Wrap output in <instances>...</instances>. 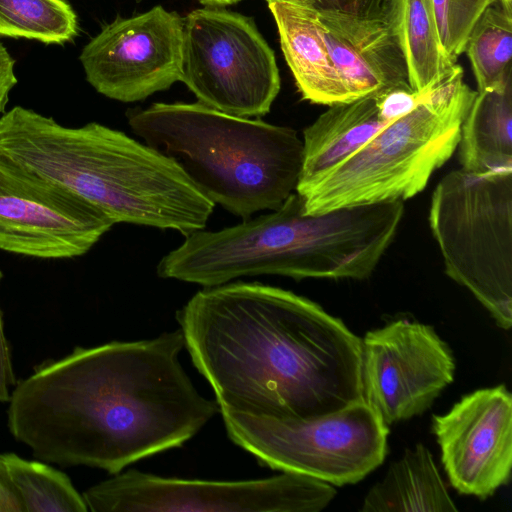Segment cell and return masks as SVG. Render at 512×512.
Masks as SVG:
<instances>
[{
  "mask_svg": "<svg viewBox=\"0 0 512 512\" xmlns=\"http://www.w3.org/2000/svg\"><path fill=\"white\" fill-rule=\"evenodd\" d=\"M336 493L329 483L291 472L256 480L213 481L131 469L88 488L82 496L92 512H319Z\"/></svg>",
  "mask_w": 512,
  "mask_h": 512,
  "instance_id": "cell-9",
  "label": "cell"
},
{
  "mask_svg": "<svg viewBox=\"0 0 512 512\" xmlns=\"http://www.w3.org/2000/svg\"><path fill=\"white\" fill-rule=\"evenodd\" d=\"M463 76L457 64L413 110L319 178L297 187L305 212L404 201L420 193L457 148L461 124L477 93Z\"/></svg>",
  "mask_w": 512,
  "mask_h": 512,
  "instance_id": "cell-5",
  "label": "cell"
},
{
  "mask_svg": "<svg viewBox=\"0 0 512 512\" xmlns=\"http://www.w3.org/2000/svg\"><path fill=\"white\" fill-rule=\"evenodd\" d=\"M78 32L77 14L66 0H0V36L62 45Z\"/></svg>",
  "mask_w": 512,
  "mask_h": 512,
  "instance_id": "cell-22",
  "label": "cell"
},
{
  "mask_svg": "<svg viewBox=\"0 0 512 512\" xmlns=\"http://www.w3.org/2000/svg\"><path fill=\"white\" fill-rule=\"evenodd\" d=\"M3 273L0 269V282ZM16 384L15 374L11 361L8 341L4 333L2 312L0 309V403L8 402L11 395V387Z\"/></svg>",
  "mask_w": 512,
  "mask_h": 512,
  "instance_id": "cell-25",
  "label": "cell"
},
{
  "mask_svg": "<svg viewBox=\"0 0 512 512\" xmlns=\"http://www.w3.org/2000/svg\"><path fill=\"white\" fill-rule=\"evenodd\" d=\"M183 17L160 5L117 17L82 49L86 80L120 102L142 101L181 79Z\"/></svg>",
  "mask_w": 512,
  "mask_h": 512,
  "instance_id": "cell-12",
  "label": "cell"
},
{
  "mask_svg": "<svg viewBox=\"0 0 512 512\" xmlns=\"http://www.w3.org/2000/svg\"><path fill=\"white\" fill-rule=\"evenodd\" d=\"M266 1L302 98L328 106L351 101L324 41L318 10L305 0Z\"/></svg>",
  "mask_w": 512,
  "mask_h": 512,
  "instance_id": "cell-15",
  "label": "cell"
},
{
  "mask_svg": "<svg viewBox=\"0 0 512 512\" xmlns=\"http://www.w3.org/2000/svg\"><path fill=\"white\" fill-rule=\"evenodd\" d=\"M318 11H337L361 17L387 16L389 0H305Z\"/></svg>",
  "mask_w": 512,
  "mask_h": 512,
  "instance_id": "cell-24",
  "label": "cell"
},
{
  "mask_svg": "<svg viewBox=\"0 0 512 512\" xmlns=\"http://www.w3.org/2000/svg\"><path fill=\"white\" fill-rule=\"evenodd\" d=\"M242 0H198L199 3L208 7H225L227 5H232Z\"/></svg>",
  "mask_w": 512,
  "mask_h": 512,
  "instance_id": "cell-28",
  "label": "cell"
},
{
  "mask_svg": "<svg viewBox=\"0 0 512 512\" xmlns=\"http://www.w3.org/2000/svg\"><path fill=\"white\" fill-rule=\"evenodd\" d=\"M389 123L381 115L377 95L329 106L304 129L303 164L297 187L314 181L348 158Z\"/></svg>",
  "mask_w": 512,
  "mask_h": 512,
  "instance_id": "cell-16",
  "label": "cell"
},
{
  "mask_svg": "<svg viewBox=\"0 0 512 512\" xmlns=\"http://www.w3.org/2000/svg\"><path fill=\"white\" fill-rule=\"evenodd\" d=\"M220 413L231 441L262 465L331 485L361 481L387 454L388 425L364 400L307 420Z\"/></svg>",
  "mask_w": 512,
  "mask_h": 512,
  "instance_id": "cell-7",
  "label": "cell"
},
{
  "mask_svg": "<svg viewBox=\"0 0 512 512\" xmlns=\"http://www.w3.org/2000/svg\"><path fill=\"white\" fill-rule=\"evenodd\" d=\"M0 512H23L16 493L0 467Z\"/></svg>",
  "mask_w": 512,
  "mask_h": 512,
  "instance_id": "cell-27",
  "label": "cell"
},
{
  "mask_svg": "<svg viewBox=\"0 0 512 512\" xmlns=\"http://www.w3.org/2000/svg\"><path fill=\"white\" fill-rule=\"evenodd\" d=\"M0 467L21 502L23 512H87L69 477L40 461L0 454Z\"/></svg>",
  "mask_w": 512,
  "mask_h": 512,
  "instance_id": "cell-21",
  "label": "cell"
},
{
  "mask_svg": "<svg viewBox=\"0 0 512 512\" xmlns=\"http://www.w3.org/2000/svg\"><path fill=\"white\" fill-rule=\"evenodd\" d=\"M180 81L199 103L243 118L269 113L281 86L274 51L254 19L208 6L183 17Z\"/></svg>",
  "mask_w": 512,
  "mask_h": 512,
  "instance_id": "cell-8",
  "label": "cell"
},
{
  "mask_svg": "<svg viewBox=\"0 0 512 512\" xmlns=\"http://www.w3.org/2000/svg\"><path fill=\"white\" fill-rule=\"evenodd\" d=\"M428 220L448 277L510 329L512 169L449 172L433 191Z\"/></svg>",
  "mask_w": 512,
  "mask_h": 512,
  "instance_id": "cell-6",
  "label": "cell"
},
{
  "mask_svg": "<svg viewBox=\"0 0 512 512\" xmlns=\"http://www.w3.org/2000/svg\"><path fill=\"white\" fill-rule=\"evenodd\" d=\"M17 81L15 59L0 41V114L5 112L9 94Z\"/></svg>",
  "mask_w": 512,
  "mask_h": 512,
  "instance_id": "cell-26",
  "label": "cell"
},
{
  "mask_svg": "<svg viewBox=\"0 0 512 512\" xmlns=\"http://www.w3.org/2000/svg\"><path fill=\"white\" fill-rule=\"evenodd\" d=\"M184 347L180 328L76 347L15 384L8 428L39 460L113 475L181 447L220 411L183 369Z\"/></svg>",
  "mask_w": 512,
  "mask_h": 512,
  "instance_id": "cell-1",
  "label": "cell"
},
{
  "mask_svg": "<svg viewBox=\"0 0 512 512\" xmlns=\"http://www.w3.org/2000/svg\"><path fill=\"white\" fill-rule=\"evenodd\" d=\"M114 221L63 186L0 155V250L41 259L87 253Z\"/></svg>",
  "mask_w": 512,
  "mask_h": 512,
  "instance_id": "cell-10",
  "label": "cell"
},
{
  "mask_svg": "<svg viewBox=\"0 0 512 512\" xmlns=\"http://www.w3.org/2000/svg\"><path fill=\"white\" fill-rule=\"evenodd\" d=\"M176 318L220 411L307 420L364 400L362 339L308 298L225 283L199 290Z\"/></svg>",
  "mask_w": 512,
  "mask_h": 512,
  "instance_id": "cell-2",
  "label": "cell"
},
{
  "mask_svg": "<svg viewBox=\"0 0 512 512\" xmlns=\"http://www.w3.org/2000/svg\"><path fill=\"white\" fill-rule=\"evenodd\" d=\"M134 134L174 159L214 204L248 219L296 191L303 164L297 132L197 103H154L128 115Z\"/></svg>",
  "mask_w": 512,
  "mask_h": 512,
  "instance_id": "cell-4",
  "label": "cell"
},
{
  "mask_svg": "<svg viewBox=\"0 0 512 512\" xmlns=\"http://www.w3.org/2000/svg\"><path fill=\"white\" fill-rule=\"evenodd\" d=\"M464 52L477 92L504 88L512 82V4L496 0L473 26Z\"/></svg>",
  "mask_w": 512,
  "mask_h": 512,
  "instance_id": "cell-20",
  "label": "cell"
},
{
  "mask_svg": "<svg viewBox=\"0 0 512 512\" xmlns=\"http://www.w3.org/2000/svg\"><path fill=\"white\" fill-rule=\"evenodd\" d=\"M318 18L351 101L409 85L405 57L387 17L318 11Z\"/></svg>",
  "mask_w": 512,
  "mask_h": 512,
  "instance_id": "cell-14",
  "label": "cell"
},
{
  "mask_svg": "<svg viewBox=\"0 0 512 512\" xmlns=\"http://www.w3.org/2000/svg\"><path fill=\"white\" fill-rule=\"evenodd\" d=\"M0 155L77 194L114 223L188 236L206 227L215 206L174 159L96 122L71 128L14 106L0 117Z\"/></svg>",
  "mask_w": 512,
  "mask_h": 512,
  "instance_id": "cell-3",
  "label": "cell"
},
{
  "mask_svg": "<svg viewBox=\"0 0 512 512\" xmlns=\"http://www.w3.org/2000/svg\"><path fill=\"white\" fill-rule=\"evenodd\" d=\"M512 82L477 92L460 128L461 168L482 173L512 169Z\"/></svg>",
  "mask_w": 512,
  "mask_h": 512,
  "instance_id": "cell-19",
  "label": "cell"
},
{
  "mask_svg": "<svg viewBox=\"0 0 512 512\" xmlns=\"http://www.w3.org/2000/svg\"><path fill=\"white\" fill-rule=\"evenodd\" d=\"M432 430L450 484L486 499L507 484L512 467V395L504 384L463 396Z\"/></svg>",
  "mask_w": 512,
  "mask_h": 512,
  "instance_id": "cell-13",
  "label": "cell"
},
{
  "mask_svg": "<svg viewBox=\"0 0 512 512\" xmlns=\"http://www.w3.org/2000/svg\"><path fill=\"white\" fill-rule=\"evenodd\" d=\"M506 3L512 4V0H504Z\"/></svg>",
  "mask_w": 512,
  "mask_h": 512,
  "instance_id": "cell-29",
  "label": "cell"
},
{
  "mask_svg": "<svg viewBox=\"0 0 512 512\" xmlns=\"http://www.w3.org/2000/svg\"><path fill=\"white\" fill-rule=\"evenodd\" d=\"M454 372L451 349L430 325L398 319L362 339L363 399L386 425L429 409Z\"/></svg>",
  "mask_w": 512,
  "mask_h": 512,
  "instance_id": "cell-11",
  "label": "cell"
},
{
  "mask_svg": "<svg viewBox=\"0 0 512 512\" xmlns=\"http://www.w3.org/2000/svg\"><path fill=\"white\" fill-rule=\"evenodd\" d=\"M496 0H431L441 44L456 62L482 13Z\"/></svg>",
  "mask_w": 512,
  "mask_h": 512,
  "instance_id": "cell-23",
  "label": "cell"
},
{
  "mask_svg": "<svg viewBox=\"0 0 512 512\" xmlns=\"http://www.w3.org/2000/svg\"><path fill=\"white\" fill-rule=\"evenodd\" d=\"M458 508L429 449L407 448L366 494L362 512H454Z\"/></svg>",
  "mask_w": 512,
  "mask_h": 512,
  "instance_id": "cell-17",
  "label": "cell"
},
{
  "mask_svg": "<svg viewBox=\"0 0 512 512\" xmlns=\"http://www.w3.org/2000/svg\"><path fill=\"white\" fill-rule=\"evenodd\" d=\"M386 17L402 48L410 87L427 94L457 65L441 44L431 0H389Z\"/></svg>",
  "mask_w": 512,
  "mask_h": 512,
  "instance_id": "cell-18",
  "label": "cell"
}]
</instances>
